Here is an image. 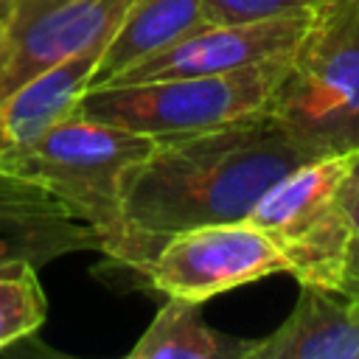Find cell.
<instances>
[{"label":"cell","mask_w":359,"mask_h":359,"mask_svg":"<svg viewBox=\"0 0 359 359\" xmlns=\"http://www.w3.org/2000/svg\"><path fill=\"white\" fill-rule=\"evenodd\" d=\"M309 160L269 112L160 137L126 174V219L154 258L171 233L247 219L269 185Z\"/></svg>","instance_id":"1"},{"label":"cell","mask_w":359,"mask_h":359,"mask_svg":"<svg viewBox=\"0 0 359 359\" xmlns=\"http://www.w3.org/2000/svg\"><path fill=\"white\" fill-rule=\"evenodd\" d=\"M154 137L79 112L25 146L6 174L45 185L98 236L101 252L146 275L149 247L126 219V174L154 149Z\"/></svg>","instance_id":"2"},{"label":"cell","mask_w":359,"mask_h":359,"mask_svg":"<svg viewBox=\"0 0 359 359\" xmlns=\"http://www.w3.org/2000/svg\"><path fill=\"white\" fill-rule=\"evenodd\" d=\"M269 115L314 157L359 149V0L311 11Z\"/></svg>","instance_id":"3"},{"label":"cell","mask_w":359,"mask_h":359,"mask_svg":"<svg viewBox=\"0 0 359 359\" xmlns=\"http://www.w3.org/2000/svg\"><path fill=\"white\" fill-rule=\"evenodd\" d=\"M289 56L241 67L233 73L177 76L123 87H95L81 95L76 112L93 121L149 135L154 140L205 132L247 115L269 112L272 95L278 90Z\"/></svg>","instance_id":"4"},{"label":"cell","mask_w":359,"mask_h":359,"mask_svg":"<svg viewBox=\"0 0 359 359\" xmlns=\"http://www.w3.org/2000/svg\"><path fill=\"white\" fill-rule=\"evenodd\" d=\"M348 160L351 151L325 154L292 168L264 191L247 216L280 252L286 275L300 286L328 292H342L345 286L356 233L339 208L337 191Z\"/></svg>","instance_id":"5"},{"label":"cell","mask_w":359,"mask_h":359,"mask_svg":"<svg viewBox=\"0 0 359 359\" xmlns=\"http://www.w3.org/2000/svg\"><path fill=\"white\" fill-rule=\"evenodd\" d=\"M269 275H286V261L247 219L171 233L146 266L154 289L194 303Z\"/></svg>","instance_id":"6"},{"label":"cell","mask_w":359,"mask_h":359,"mask_svg":"<svg viewBox=\"0 0 359 359\" xmlns=\"http://www.w3.org/2000/svg\"><path fill=\"white\" fill-rule=\"evenodd\" d=\"M132 0H11L0 17V101L39 73L104 48Z\"/></svg>","instance_id":"7"},{"label":"cell","mask_w":359,"mask_h":359,"mask_svg":"<svg viewBox=\"0 0 359 359\" xmlns=\"http://www.w3.org/2000/svg\"><path fill=\"white\" fill-rule=\"evenodd\" d=\"M309 14H286L252 22H213L205 25L165 50L126 67L101 87H123L154 79L177 76H208V73H233L241 67L264 65L280 56H289L309 25ZM95 90V87H93Z\"/></svg>","instance_id":"8"},{"label":"cell","mask_w":359,"mask_h":359,"mask_svg":"<svg viewBox=\"0 0 359 359\" xmlns=\"http://www.w3.org/2000/svg\"><path fill=\"white\" fill-rule=\"evenodd\" d=\"M101 250L98 236L45 185L0 171V266H45L62 255Z\"/></svg>","instance_id":"9"},{"label":"cell","mask_w":359,"mask_h":359,"mask_svg":"<svg viewBox=\"0 0 359 359\" xmlns=\"http://www.w3.org/2000/svg\"><path fill=\"white\" fill-rule=\"evenodd\" d=\"M241 359H359V292L300 286L292 314Z\"/></svg>","instance_id":"10"},{"label":"cell","mask_w":359,"mask_h":359,"mask_svg":"<svg viewBox=\"0 0 359 359\" xmlns=\"http://www.w3.org/2000/svg\"><path fill=\"white\" fill-rule=\"evenodd\" d=\"M98 56L101 48L76 53L0 101V171H6L14 157L53 123L76 112Z\"/></svg>","instance_id":"11"},{"label":"cell","mask_w":359,"mask_h":359,"mask_svg":"<svg viewBox=\"0 0 359 359\" xmlns=\"http://www.w3.org/2000/svg\"><path fill=\"white\" fill-rule=\"evenodd\" d=\"M199 0H132L101 48L87 90L107 84L126 67L165 50L177 39L205 28Z\"/></svg>","instance_id":"12"},{"label":"cell","mask_w":359,"mask_h":359,"mask_svg":"<svg viewBox=\"0 0 359 359\" xmlns=\"http://www.w3.org/2000/svg\"><path fill=\"white\" fill-rule=\"evenodd\" d=\"M202 303L168 297L149 328L129 351L132 359H236L241 342L210 328L199 311Z\"/></svg>","instance_id":"13"},{"label":"cell","mask_w":359,"mask_h":359,"mask_svg":"<svg viewBox=\"0 0 359 359\" xmlns=\"http://www.w3.org/2000/svg\"><path fill=\"white\" fill-rule=\"evenodd\" d=\"M48 314L36 266L17 261L0 266V348L34 334Z\"/></svg>","instance_id":"14"},{"label":"cell","mask_w":359,"mask_h":359,"mask_svg":"<svg viewBox=\"0 0 359 359\" xmlns=\"http://www.w3.org/2000/svg\"><path fill=\"white\" fill-rule=\"evenodd\" d=\"M205 22H252L286 14H309L325 0H199Z\"/></svg>","instance_id":"15"},{"label":"cell","mask_w":359,"mask_h":359,"mask_svg":"<svg viewBox=\"0 0 359 359\" xmlns=\"http://www.w3.org/2000/svg\"><path fill=\"white\" fill-rule=\"evenodd\" d=\"M337 199H339V208H342L348 224H351L353 233L359 236V149L351 151L348 168H345V174H342V180H339Z\"/></svg>","instance_id":"16"},{"label":"cell","mask_w":359,"mask_h":359,"mask_svg":"<svg viewBox=\"0 0 359 359\" xmlns=\"http://www.w3.org/2000/svg\"><path fill=\"white\" fill-rule=\"evenodd\" d=\"M342 292H359V236L351 244V258H348V275Z\"/></svg>","instance_id":"17"},{"label":"cell","mask_w":359,"mask_h":359,"mask_svg":"<svg viewBox=\"0 0 359 359\" xmlns=\"http://www.w3.org/2000/svg\"><path fill=\"white\" fill-rule=\"evenodd\" d=\"M8 6H11V0H0V17L8 11Z\"/></svg>","instance_id":"18"}]
</instances>
